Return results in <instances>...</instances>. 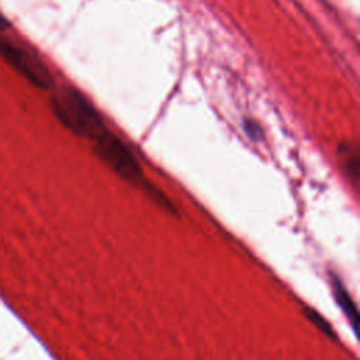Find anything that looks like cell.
<instances>
[{
    "mask_svg": "<svg viewBox=\"0 0 360 360\" xmlns=\"http://www.w3.org/2000/svg\"><path fill=\"white\" fill-rule=\"evenodd\" d=\"M55 117L72 132L91 141L105 131L104 121L90 100L75 87L65 86L51 101Z\"/></svg>",
    "mask_w": 360,
    "mask_h": 360,
    "instance_id": "1",
    "label": "cell"
},
{
    "mask_svg": "<svg viewBox=\"0 0 360 360\" xmlns=\"http://www.w3.org/2000/svg\"><path fill=\"white\" fill-rule=\"evenodd\" d=\"M0 56L35 87L48 90L53 86L52 73L44 60L25 45L3 34H0Z\"/></svg>",
    "mask_w": 360,
    "mask_h": 360,
    "instance_id": "2",
    "label": "cell"
},
{
    "mask_svg": "<svg viewBox=\"0 0 360 360\" xmlns=\"http://www.w3.org/2000/svg\"><path fill=\"white\" fill-rule=\"evenodd\" d=\"M94 153L124 180L138 184L142 181V169L132 152L107 129L93 139Z\"/></svg>",
    "mask_w": 360,
    "mask_h": 360,
    "instance_id": "3",
    "label": "cell"
},
{
    "mask_svg": "<svg viewBox=\"0 0 360 360\" xmlns=\"http://www.w3.org/2000/svg\"><path fill=\"white\" fill-rule=\"evenodd\" d=\"M333 294H335L336 302L339 304V307L342 308L345 315L352 322L353 329H356V326H357V309H356V305H354L350 294L345 288V285L339 280H336V278L333 280Z\"/></svg>",
    "mask_w": 360,
    "mask_h": 360,
    "instance_id": "4",
    "label": "cell"
},
{
    "mask_svg": "<svg viewBox=\"0 0 360 360\" xmlns=\"http://www.w3.org/2000/svg\"><path fill=\"white\" fill-rule=\"evenodd\" d=\"M339 152L342 153V160L346 167L347 176H350L353 180L357 179V170H359V159L356 150L349 143H342L339 146Z\"/></svg>",
    "mask_w": 360,
    "mask_h": 360,
    "instance_id": "5",
    "label": "cell"
},
{
    "mask_svg": "<svg viewBox=\"0 0 360 360\" xmlns=\"http://www.w3.org/2000/svg\"><path fill=\"white\" fill-rule=\"evenodd\" d=\"M305 315H307L308 319H309L312 323H315V326H318L322 332H325V333H328V335H330V336H335V333H333V330L330 329L329 323H328L318 312H315V311L311 309V308H305Z\"/></svg>",
    "mask_w": 360,
    "mask_h": 360,
    "instance_id": "6",
    "label": "cell"
},
{
    "mask_svg": "<svg viewBox=\"0 0 360 360\" xmlns=\"http://www.w3.org/2000/svg\"><path fill=\"white\" fill-rule=\"evenodd\" d=\"M245 132H246V135H248L252 141H255V142H257V141L262 138L260 127H259L255 121H250V120H246V121H245Z\"/></svg>",
    "mask_w": 360,
    "mask_h": 360,
    "instance_id": "7",
    "label": "cell"
},
{
    "mask_svg": "<svg viewBox=\"0 0 360 360\" xmlns=\"http://www.w3.org/2000/svg\"><path fill=\"white\" fill-rule=\"evenodd\" d=\"M8 27H10V22H8L7 17L0 11V34H3Z\"/></svg>",
    "mask_w": 360,
    "mask_h": 360,
    "instance_id": "8",
    "label": "cell"
}]
</instances>
